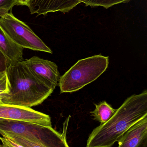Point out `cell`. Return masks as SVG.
Segmentation results:
<instances>
[{"mask_svg":"<svg viewBox=\"0 0 147 147\" xmlns=\"http://www.w3.org/2000/svg\"><path fill=\"white\" fill-rule=\"evenodd\" d=\"M147 138V115L129 128L117 141L118 147H139Z\"/></svg>","mask_w":147,"mask_h":147,"instance_id":"obj_9","label":"cell"},{"mask_svg":"<svg viewBox=\"0 0 147 147\" xmlns=\"http://www.w3.org/2000/svg\"><path fill=\"white\" fill-rule=\"evenodd\" d=\"M1 135L2 136L8 137L12 140L15 142L16 143H19L24 147H45L33 142L27 139L14 135L2 134Z\"/></svg>","mask_w":147,"mask_h":147,"instance_id":"obj_13","label":"cell"},{"mask_svg":"<svg viewBox=\"0 0 147 147\" xmlns=\"http://www.w3.org/2000/svg\"><path fill=\"white\" fill-rule=\"evenodd\" d=\"M0 146H1V144H0Z\"/></svg>","mask_w":147,"mask_h":147,"instance_id":"obj_21","label":"cell"},{"mask_svg":"<svg viewBox=\"0 0 147 147\" xmlns=\"http://www.w3.org/2000/svg\"><path fill=\"white\" fill-rule=\"evenodd\" d=\"M147 138L145 139L139 147H147Z\"/></svg>","mask_w":147,"mask_h":147,"instance_id":"obj_20","label":"cell"},{"mask_svg":"<svg viewBox=\"0 0 147 147\" xmlns=\"http://www.w3.org/2000/svg\"><path fill=\"white\" fill-rule=\"evenodd\" d=\"M6 72L9 92L3 103L31 108L41 104L54 90L34 75L24 60L9 65Z\"/></svg>","mask_w":147,"mask_h":147,"instance_id":"obj_2","label":"cell"},{"mask_svg":"<svg viewBox=\"0 0 147 147\" xmlns=\"http://www.w3.org/2000/svg\"><path fill=\"white\" fill-rule=\"evenodd\" d=\"M81 3L80 0H28L27 7L32 14L46 15L57 11L66 13Z\"/></svg>","mask_w":147,"mask_h":147,"instance_id":"obj_8","label":"cell"},{"mask_svg":"<svg viewBox=\"0 0 147 147\" xmlns=\"http://www.w3.org/2000/svg\"><path fill=\"white\" fill-rule=\"evenodd\" d=\"M86 6L91 7H101L108 9L119 3L127 2L131 0H80Z\"/></svg>","mask_w":147,"mask_h":147,"instance_id":"obj_12","label":"cell"},{"mask_svg":"<svg viewBox=\"0 0 147 147\" xmlns=\"http://www.w3.org/2000/svg\"><path fill=\"white\" fill-rule=\"evenodd\" d=\"M0 118L24 121L44 126L52 127L48 115L29 107L0 103Z\"/></svg>","mask_w":147,"mask_h":147,"instance_id":"obj_6","label":"cell"},{"mask_svg":"<svg viewBox=\"0 0 147 147\" xmlns=\"http://www.w3.org/2000/svg\"><path fill=\"white\" fill-rule=\"evenodd\" d=\"M108 65L109 57L101 54L79 60L60 76L58 83L60 93L79 90L99 78Z\"/></svg>","mask_w":147,"mask_h":147,"instance_id":"obj_4","label":"cell"},{"mask_svg":"<svg viewBox=\"0 0 147 147\" xmlns=\"http://www.w3.org/2000/svg\"><path fill=\"white\" fill-rule=\"evenodd\" d=\"M0 141L2 143L0 147H24L6 136H0Z\"/></svg>","mask_w":147,"mask_h":147,"instance_id":"obj_16","label":"cell"},{"mask_svg":"<svg viewBox=\"0 0 147 147\" xmlns=\"http://www.w3.org/2000/svg\"><path fill=\"white\" fill-rule=\"evenodd\" d=\"M9 92V83L6 71H0V93Z\"/></svg>","mask_w":147,"mask_h":147,"instance_id":"obj_15","label":"cell"},{"mask_svg":"<svg viewBox=\"0 0 147 147\" xmlns=\"http://www.w3.org/2000/svg\"><path fill=\"white\" fill-rule=\"evenodd\" d=\"M0 27L15 44L23 49L52 53L51 49L28 25L16 18L11 10L0 17Z\"/></svg>","mask_w":147,"mask_h":147,"instance_id":"obj_5","label":"cell"},{"mask_svg":"<svg viewBox=\"0 0 147 147\" xmlns=\"http://www.w3.org/2000/svg\"><path fill=\"white\" fill-rule=\"evenodd\" d=\"M147 115V91L128 98L107 122L93 129L86 147H112L135 123Z\"/></svg>","mask_w":147,"mask_h":147,"instance_id":"obj_1","label":"cell"},{"mask_svg":"<svg viewBox=\"0 0 147 147\" xmlns=\"http://www.w3.org/2000/svg\"><path fill=\"white\" fill-rule=\"evenodd\" d=\"M70 117V115L64 123L62 134L52 127L0 118V134L14 135L45 147H70L66 141V133Z\"/></svg>","mask_w":147,"mask_h":147,"instance_id":"obj_3","label":"cell"},{"mask_svg":"<svg viewBox=\"0 0 147 147\" xmlns=\"http://www.w3.org/2000/svg\"><path fill=\"white\" fill-rule=\"evenodd\" d=\"M17 0H0V17L8 13L16 5Z\"/></svg>","mask_w":147,"mask_h":147,"instance_id":"obj_14","label":"cell"},{"mask_svg":"<svg viewBox=\"0 0 147 147\" xmlns=\"http://www.w3.org/2000/svg\"><path fill=\"white\" fill-rule=\"evenodd\" d=\"M25 61L34 75L50 88L54 89L58 85L60 76L55 63L34 56Z\"/></svg>","mask_w":147,"mask_h":147,"instance_id":"obj_7","label":"cell"},{"mask_svg":"<svg viewBox=\"0 0 147 147\" xmlns=\"http://www.w3.org/2000/svg\"><path fill=\"white\" fill-rule=\"evenodd\" d=\"M95 110L91 111L90 113L94 117V120L99 122L101 124L107 122L114 115L117 111L106 101L101 102L98 104H95Z\"/></svg>","mask_w":147,"mask_h":147,"instance_id":"obj_11","label":"cell"},{"mask_svg":"<svg viewBox=\"0 0 147 147\" xmlns=\"http://www.w3.org/2000/svg\"><path fill=\"white\" fill-rule=\"evenodd\" d=\"M28 0H17L16 5L18 6H26Z\"/></svg>","mask_w":147,"mask_h":147,"instance_id":"obj_18","label":"cell"},{"mask_svg":"<svg viewBox=\"0 0 147 147\" xmlns=\"http://www.w3.org/2000/svg\"><path fill=\"white\" fill-rule=\"evenodd\" d=\"M8 66L6 57L0 51V71H6Z\"/></svg>","mask_w":147,"mask_h":147,"instance_id":"obj_17","label":"cell"},{"mask_svg":"<svg viewBox=\"0 0 147 147\" xmlns=\"http://www.w3.org/2000/svg\"><path fill=\"white\" fill-rule=\"evenodd\" d=\"M7 93H0V103H2V100L7 96Z\"/></svg>","mask_w":147,"mask_h":147,"instance_id":"obj_19","label":"cell"},{"mask_svg":"<svg viewBox=\"0 0 147 147\" xmlns=\"http://www.w3.org/2000/svg\"><path fill=\"white\" fill-rule=\"evenodd\" d=\"M23 50L15 44L0 27V51L6 57L9 66L23 61Z\"/></svg>","mask_w":147,"mask_h":147,"instance_id":"obj_10","label":"cell"}]
</instances>
